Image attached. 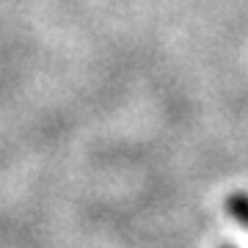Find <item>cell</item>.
Segmentation results:
<instances>
[{"mask_svg": "<svg viewBox=\"0 0 248 248\" xmlns=\"http://www.w3.org/2000/svg\"><path fill=\"white\" fill-rule=\"evenodd\" d=\"M221 248H234V246H221Z\"/></svg>", "mask_w": 248, "mask_h": 248, "instance_id": "obj_2", "label": "cell"}, {"mask_svg": "<svg viewBox=\"0 0 248 248\" xmlns=\"http://www.w3.org/2000/svg\"><path fill=\"white\" fill-rule=\"evenodd\" d=\"M223 207H226V213H229L240 226H246L248 229V193L246 190H234V193H229L226 196V202H223Z\"/></svg>", "mask_w": 248, "mask_h": 248, "instance_id": "obj_1", "label": "cell"}]
</instances>
